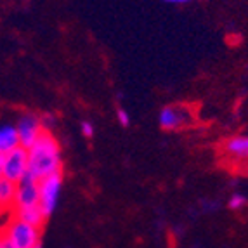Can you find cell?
Returning <instances> with one entry per match:
<instances>
[{"mask_svg": "<svg viewBox=\"0 0 248 248\" xmlns=\"http://www.w3.org/2000/svg\"><path fill=\"white\" fill-rule=\"evenodd\" d=\"M16 182L9 181L4 175L0 177V210L14 208V198H16Z\"/></svg>", "mask_w": 248, "mask_h": 248, "instance_id": "8fae6325", "label": "cell"}, {"mask_svg": "<svg viewBox=\"0 0 248 248\" xmlns=\"http://www.w3.org/2000/svg\"><path fill=\"white\" fill-rule=\"evenodd\" d=\"M28 172L37 181L62 174L61 146L49 130H44L37 142L28 149Z\"/></svg>", "mask_w": 248, "mask_h": 248, "instance_id": "6da1fadb", "label": "cell"}, {"mask_svg": "<svg viewBox=\"0 0 248 248\" xmlns=\"http://www.w3.org/2000/svg\"><path fill=\"white\" fill-rule=\"evenodd\" d=\"M37 205H40V191H38V181L28 172L25 177L17 182V186H16V198H14V208H13V210L37 207Z\"/></svg>", "mask_w": 248, "mask_h": 248, "instance_id": "5b68a950", "label": "cell"}, {"mask_svg": "<svg viewBox=\"0 0 248 248\" xmlns=\"http://www.w3.org/2000/svg\"><path fill=\"white\" fill-rule=\"evenodd\" d=\"M16 130L17 137H19V146L30 149L37 142V139L44 132V127L40 124V116L33 115V113H25L19 116V120L16 122Z\"/></svg>", "mask_w": 248, "mask_h": 248, "instance_id": "52a82bcc", "label": "cell"}, {"mask_svg": "<svg viewBox=\"0 0 248 248\" xmlns=\"http://www.w3.org/2000/svg\"><path fill=\"white\" fill-rule=\"evenodd\" d=\"M17 146H19V137H17L16 125H0V153L7 155Z\"/></svg>", "mask_w": 248, "mask_h": 248, "instance_id": "9c48e42d", "label": "cell"}, {"mask_svg": "<svg viewBox=\"0 0 248 248\" xmlns=\"http://www.w3.org/2000/svg\"><path fill=\"white\" fill-rule=\"evenodd\" d=\"M4 158H5V155L0 153V177H2V172H4Z\"/></svg>", "mask_w": 248, "mask_h": 248, "instance_id": "d6986e66", "label": "cell"}, {"mask_svg": "<svg viewBox=\"0 0 248 248\" xmlns=\"http://www.w3.org/2000/svg\"><path fill=\"white\" fill-rule=\"evenodd\" d=\"M158 124L167 132H177L195 124V111L186 104H169L161 108Z\"/></svg>", "mask_w": 248, "mask_h": 248, "instance_id": "7a4b0ae2", "label": "cell"}, {"mask_svg": "<svg viewBox=\"0 0 248 248\" xmlns=\"http://www.w3.org/2000/svg\"><path fill=\"white\" fill-rule=\"evenodd\" d=\"M4 232L16 248H35L42 245V229L17 219L16 215H13V219L7 222Z\"/></svg>", "mask_w": 248, "mask_h": 248, "instance_id": "3957f363", "label": "cell"}, {"mask_svg": "<svg viewBox=\"0 0 248 248\" xmlns=\"http://www.w3.org/2000/svg\"><path fill=\"white\" fill-rule=\"evenodd\" d=\"M247 203H248L247 195H243V193H240V191H236V193H232V195L229 196L228 208L229 210H241V208L247 207Z\"/></svg>", "mask_w": 248, "mask_h": 248, "instance_id": "7c38bea8", "label": "cell"}, {"mask_svg": "<svg viewBox=\"0 0 248 248\" xmlns=\"http://www.w3.org/2000/svg\"><path fill=\"white\" fill-rule=\"evenodd\" d=\"M80 132H82L83 137L91 139V137H94V134H95V127L89 120H83L82 124H80Z\"/></svg>", "mask_w": 248, "mask_h": 248, "instance_id": "9a60e30c", "label": "cell"}, {"mask_svg": "<svg viewBox=\"0 0 248 248\" xmlns=\"http://www.w3.org/2000/svg\"><path fill=\"white\" fill-rule=\"evenodd\" d=\"M200 207H202L203 212H207V214H212V212H217L220 207V203L214 198H207V200H202L200 203Z\"/></svg>", "mask_w": 248, "mask_h": 248, "instance_id": "5bb4252c", "label": "cell"}, {"mask_svg": "<svg viewBox=\"0 0 248 248\" xmlns=\"http://www.w3.org/2000/svg\"><path fill=\"white\" fill-rule=\"evenodd\" d=\"M116 120H118V124H120L122 127H128V125H130V115H128L127 109L118 108V109H116Z\"/></svg>", "mask_w": 248, "mask_h": 248, "instance_id": "2e32d148", "label": "cell"}, {"mask_svg": "<svg viewBox=\"0 0 248 248\" xmlns=\"http://www.w3.org/2000/svg\"><path fill=\"white\" fill-rule=\"evenodd\" d=\"M26 174H28V149L23 148V146H17L11 153L5 155L2 175L17 184Z\"/></svg>", "mask_w": 248, "mask_h": 248, "instance_id": "8992f818", "label": "cell"}, {"mask_svg": "<svg viewBox=\"0 0 248 248\" xmlns=\"http://www.w3.org/2000/svg\"><path fill=\"white\" fill-rule=\"evenodd\" d=\"M13 215H16L17 219L25 220V222L31 224L35 228H44L47 217L44 214V210L40 208V205L37 207H30V208H19V210H13Z\"/></svg>", "mask_w": 248, "mask_h": 248, "instance_id": "30bf717a", "label": "cell"}, {"mask_svg": "<svg viewBox=\"0 0 248 248\" xmlns=\"http://www.w3.org/2000/svg\"><path fill=\"white\" fill-rule=\"evenodd\" d=\"M161 2H165V4H174V5H182V4L191 2V0H161Z\"/></svg>", "mask_w": 248, "mask_h": 248, "instance_id": "ac0fdd59", "label": "cell"}, {"mask_svg": "<svg viewBox=\"0 0 248 248\" xmlns=\"http://www.w3.org/2000/svg\"><path fill=\"white\" fill-rule=\"evenodd\" d=\"M0 248H16L13 245V241L9 240V236L4 231L0 232Z\"/></svg>", "mask_w": 248, "mask_h": 248, "instance_id": "e0dca14e", "label": "cell"}, {"mask_svg": "<svg viewBox=\"0 0 248 248\" xmlns=\"http://www.w3.org/2000/svg\"><path fill=\"white\" fill-rule=\"evenodd\" d=\"M224 153L238 161L248 160V134H238L224 142Z\"/></svg>", "mask_w": 248, "mask_h": 248, "instance_id": "ba28073f", "label": "cell"}, {"mask_svg": "<svg viewBox=\"0 0 248 248\" xmlns=\"http://www.w3.org/2000/svg\"><path fill=\"white\" fill-rule=\"evenodd\" d=\"M56 122H58V118H56L54 113L46 111V113H42L40 115V124H42V127H44V130H49L50 132V128L56 125Z\"/></svg>", "mask_w": 248, "mask_h": 248, "instance_id": "4fadbf2b", "label": "cell"}, {"mask_svg": "<svg viewBox=\"0 0 248 248\" xmlns=\"http://www.w3.org/2000/svg\"><path fill=\"white\" fill-rule=\"evenodd\" d=\"M35 248H42V245H38V247H35Z\"/></svg>", "mask_w": 248, "mask_h": 248, "instance_id": "ffe728a7", "label": "cell"}, {"mask_svg": "<svg viewBox=\"0 0 248 248\" xmlns=\"http://www.w3.org/2000/svg\"><path fill=\"white\" fill-rule=\"evenodd\" d=\"M62 189V174H54L38 181V191H40V208L44 210L46 217L49 219L56 212L59 205Z\"/></svg>", "mask_w": 248, "mask_h": 248, "instance_id": "277c9868", "label": "cell"}]
</instances>
